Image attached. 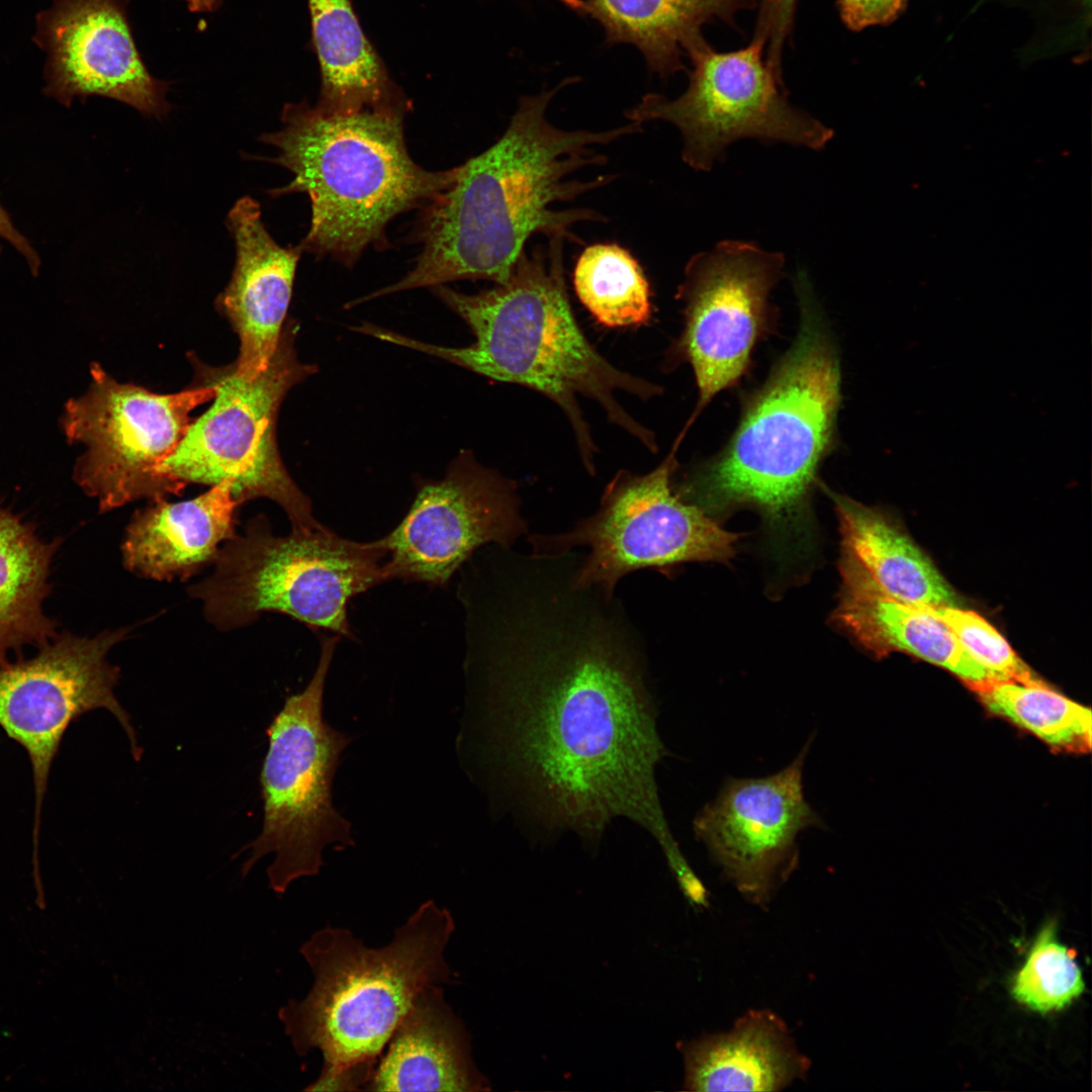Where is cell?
<instances>
[{
    "label": "cell",
    "instance_id": "6da1fadb",
    "mask_svg": "<svg viewBox=\"0 0 1092 1092\" xmlns=\"http://www.w3.org/2000/svg\"><path fill=\"white\" fill-rule=\"evenodd\" d=\"M573 561L523 557L468 599L476 748L525 819L596 842L615 818L682 858L658 798L665 748L639 640L615 596L575 583Z\"/></svg>",
    "mask_w": 1092,
    "mask_h": 1092
},
{
    "label": "cell",
    "instance_id": "7a4b0ae2",
    "mask_svg": "<svg viewBox=\"0 0 1092 1092\" xmlns=\"http://www.w3.org/2000/svg\"><path fill=\"white\" fill-rule=\"evenodd\" d=\"M570 82L522 97L504 134L457 167L453 183L428 202L420 232L423 249L415 267L396 283L371 293L373 298L461 279L506 283L533 235L574 240L569 231L574 223L605 220L592 209L557 211L551 205L608 184L613 176L570 178L584 167L606 164L597 146L642 127L633 121L604 131L556 127L547 119V108Z\"/></svg>",
    "mask_w": 1092,
    "mask_h": 1092
},
{
    "label": "cell",
    "instance_id": "3957f363",
    "mask_svg": "<svg viewBox=\"0 0 1092 1092\" xmlns=\"http://www.w3.org/2000/svg\"><path fill=\"white\" fill-rule=\"evenodd\" d=\"M563 240L551 238L547 250L524 251L509 280L494 288L465 294L444 284L432 287L472 331L475 341L467 347L428 344L371 324H362L359 332L543 394L566 417L582 463L594 474L598 449L578 398L598 402L609 422L654 453V434L623 407L618 395L647 400L662 389L614 366L580 329L564 277Z\"/></svg>",
    "mask_w": 1092,
    "mask_h": 1092
},
{
    "label": "cell",
    "instance_id": "277c9868",
    "mask_svg": "<svg viewBox=\"0 0 1092 1092\" xmlns=\"http://www.w3.org/2000/svg\"><path fill=\"white\" fill-rule=\"evenodd\" d=\"M797 283L801 321L792 346L746 397L727 444L675 489L710 517L752 507L794 538L803 536L818 468L834 447L841 402L833 340L805 276Z\"/></svg>",
    "mask_w": 1092,
    "mask_h": 1092
},
{
    "label": "cell",
    "instance_id": "5b68a950",
    "mask_svg": "<svg viewBox=\"0 0 1092 1092\" xmlns=\"http://www.w3.org/2000/svg\"><path fill=\"white\" fill-rule=\"evenodd\" d=\"M283 127L261 141L279 151L276 164L293 180L273 196L305 193L310 226L297 248L352 265L378 243L397 214L430 202L456 178L457 167L428 171L406 150L402 115L383 104L336 113L286 106Z\"/></svg>",
    "mask_w": 1092,
    "mask_h": 1092
},
{
    "label": "cell",
    "instance_id": "8992f818",
    "mask_svg": "<svg viewBox=\"0 0 1092 1092\" xmlns=\"http://www.w3.org/2000/svg\"><path fill=\"white\" fill-rule=\"evenodd\" d=\"M454 929L451 912L428 900L378 948L346 928L315 931L299 948L312 987L278 1011L295 1053L317 1050L332 1066L377 1061L417 995L453 983L444 954Z\"/></svg>",
    "mask_w": 1092,
    "mask_h": 1092
},
{
    "label": "cell",
    "instance_id": "52a82bcc",
    "mask_svg": "<svg viewBox=\"0 0 1092 1092\" xmlns=\"http://www.w3.org/2000/svg\"><path fill=\"white\" fill-rule=\"evenodd\" d=\"M381 539L357 542L322 526L274 535L252 518L221 547L212 573L188 588L219 631L254 623L265 612L287 615L313 630L354 639L350 600L388 581Z\"/></svg>",
    "mask_w": 1092,
    "mask_h": 1092
},
{
    "label": "cell",
    "instance_id": "ba28073f",
    "mask_svg": "<svg viewBox=\"0 0 1092 1092\" xmlns=\"http://www.w3.org/2000/svg\"><path fill=\"white\" fill-rule=\"evenodd\" d=\"M297 325L288 320L266 368L255 377L234 364L208 366L192 357L195 385L215 389L211 406L194 420L174 452L158 467L166 495L197 483L231 485L241 504L264 497L287 515L292 530L322 527L310 499L286 470L276 441L279 407L288 391L313 374L294 347Z\"/></svg>",
    "mask_w": 1092,
    "mask_h": 1092
},
{
    "label": "cell",
    "instance_id": "9c48e42d",
    "mask_svg": "<svg viewBox=\"0 0 1092 1092\" xmlns=\"http://www.w3.org/2000/svg\"><path fill=\"white\" fill-rule=\"evenodd\" d=\"M337 635L321 638L317 666L299 693L285 699L266 733L268 750L260 774L263 826L245 846V878L265 855L269 888L282 895L297 879L312 877L323 866L324 849L355 844L351 823L333 804V780L352 737L330 726L323 714L325 684Z\"/></svg>",
    "mask_w": 1092,
    "mask_h": 1092
},
{
    "label": "cell",
    "instance_id": "30bf717a",
    "mask_svg": "<svg viewBox=\"0 0 1092 1092\" xmlns=\"http://www.w3.org/2000/svg\"><path fill=\"white\" fill-rule=\"evenodd\" d=\"M676 438L662 462L646 474L621 470L607 484L598 511L573 530L530 537L532 549L557 553L582 546L574 581L615 596L618 581L641 568L666 569L690 561L728 562L739 535L722 529L672 488Z\"/></svg>",
    "mask_w": 1092,
    "mask_h": 1092
},
{
    "label": "cell",
    "instance_id": "8fae6325",
    "mask_svg": "<svg viewBox=\"0 0 1092 1092\" xmlns=\"http://www.w3.org/2000/svg\"><path fill=\"white\" fill-rule=\"evenodd\" d=\"M90 375L86 392L70 398L60 418L67 442L85 447L73 480L98 502L100 513L165 497L158 467L182 441L193 422L191 412L212 400L215 389L194 385L155 393L118 382L99 363L91 364Z\"/></svg>",
    "mask_w": 1092,
    "mask_h": 1092
},
{
    "label": "cell",
    "instance_id": "7c38bea8",
    "mask_svg": "<svg viewBox=\"0 0 1092 1092\" xmlns=\"http://www.w3.org/2000/svg\"><path fill=\"white\" fill-rule=\"evenodd\" d=\"M693 70L687 90L675 99L651 93L626 112L633 122L662 120L679 130L682 159L708 171L725 149L740 139L785 142L822 149L831 128L792 106L783 81L766 64L764 44L719 53L703 37L688 50Z\"/></svg>",
    "mask_w": 1092,
    "mask_h": 1092
},
{
    "label": "cell",
    "instance_id": "4fadbf2b",
    "mask_svg": "<svg viewBox=\"0 0 1092 1092\" xmlns=\"http://www.w3.org/2000/svg\"><path fill=\"white\" fill-rule=\"evenodd\" d=\"M129 632L130 628H119L81 637L63 631L33 657L0 666V728L24 749L31 766L33 862H38L42 804L52 765L72 723L90 711L104 709L125 732L132 757H142L130 716L114 694L120 670L107 658Z\"/></svg>",
    "mask_w": 1092,
    "mask_h": 1092
},
{
    "label": "cell",
    "instance_id": "5bb4252c",
    "mask_svg": "<svg viewBox=\"0 0 1092 1092\" xmlns=\"http://www.w3.org/2000/svg\"><path fill=\"white\" fill-rule=\"evenodd\" d=\"M785 258L754 244L725 241L693 256L677 297L684 303V330L672 356L690 364L698 388L688 430L710 401L747 372L756 344L774 320L769 293Z\"/></svg>",
    "mask_w": 1092,
    "mask_h": 1092
},
{
    "label": "cell",
    "instance_id": "9a60e30c",
    "mask_svg": "<svg viewBox=\"0 0 1092 1092\" xmlns=\"http://www.w3.org/2000/svg\"><path fill=\"white\" fill-rule=\"evenodd\" d=\"M527 533L517 484L462 452L444 478L420 484L402 521L381 538L387 579L444 587L477 549Z\"/></svg>",
    "mask_w": 1092,
    "mask_h": 1092
},
{
    "label": "cell",
    "instance_id": "2e32d148",
    "mask_svg": "<svg viewBox=\"0 0 1092 1092\" xmlns=\"http://www.w3.org/2000/svg\"><path fill=\"white\" fill-rule=\"evenodd\" d=\"M811 740L788 766L757 779H729L694 820L697 838L742 897L766 908L798 866L797 836L823 822L805 799Z\"/></svg>",
    "mask_w": 1092,
    "mask_h": 1092
},
{
    "label": "cell",
    "instance_id": "e0dca14e",
    "mask_svg": "<svg viewBox=\"0 0 1092 1092\" xmlns=\"http://www.w3.org/2000/svg\"><path fill=\"white\" fill-rule=\"evenodd\" d=\"M34 40L47 54L44 91L63 105L97 95L147 116L169 111L167 84L145 65L124 0H53L37 16Z\"/></svg>",
    "mask_w": 1092,
    "mask_h": 1092
},
{
    "label": "cell",
    "instance_id": "ac0fdd59",
    "mask_svg": "<svg viewBox=\"0 0 1092 1092\" xmlns=\"http://www.w3.org/2000/svg\"><path fill=\"white\" fill-rule=\"evenodd\" d=\"M226 226L235 241L236 263L217 306L240 341L236 371L255 377L279 343L301 251L283 248L271 237L260 204L250 196L234 204Z\"/></svg>",
    "mask_w": 1092,
    "mask_h": 1092
},
{
    "label": "cell",
    "instance_id": "d6986e66",
    "mask_svg": "<svg viewBox=\"0 0 1092 1092\" xmlns=\"http://www.w3.org/2000/svg\"><path fill=\"white\" fill-rule=\"evenodd\" d=\"M838 566L842 584L832 620L876 656L912 654L952 672L972 691L1004 680L976 661L925 607L887 594L845 548Z\"/></svg>",
    "mask_w": 1092,
    "mask_h": 1092
},
{
    "label": "cell",
    "instance_id": "ffe728a7",
    "mask_svg": "<svg viewBox=\"0 0 1092 1092\" xmlns=\"http://www.w3.org/2000/svg\"><path fill=\"white\" fill-rule=\"evenodd\" d=\"M239 506L228 482L182 502L152 499L126 527L121 544L124 567L155 580L191 577L213 564L223 544L236 535Z\"/></svg>",
    "mask_w": 1092,
    "mask_h": 1092
},
{
    "label": "cell",
    "instance_id": "44dd1931",
    "mask_svg": "<svg viewBox=\"0 0 1092 1092\" xmlns=\"http://www.w3.org/2000/svg\"><path fill=\"white\" fill-rule=\"evenodd\" d=\"M489 1089L472 1061L469 1035L438 984L417 995L378 1057L366 1087L372 1091Z\"/></svg>",
    "mask_w": 1092,
    "mask_h": 1092
},
{
    "label": "cell",
    "instance_id": "7402d4cb",
    "mask_svg": "<svg viewBox=\"0 0 1092 1092\" xmlns=\"http://www.w3.org/2000/svg\"><path fill=\"white\" fill-rule=\"evenodd\" d=\"M678 1048L688 1091H781L805 1079L811 1067L786 1022L768 1009L749 1010L727 1031Z\"/></svg>",
    "mask_w": 1092,
    "mask_h": 1092
},
{
    "label": "cell",
    "instance_id": "603a6c76",
    "mask_svg": "<svg viewBox=\"0 0 1092 1092\" xmlns=\"http://www.w3.org/2000/svg\"><path fill=\"white\" fill-rule=\"evenodd\" d=\"M821 488L834 504L842 548L890 596L919 607H958V598L931 560L880 511Z\"/></svg>",
    "mask_w": 1092,
    "mask_h": 1092
},
{
    "label": "cell",
    "instance_id": "cb8c5ba5",
    "mask_svg": "<svg viewBox=\"0 0 1092 1092\" xmlns=\"http://www.w3.org/2000/svg\"><path fill=\"white\" fill-rule=\"evenodd\" d=\"M61 544L60 537L43 541L33 524L0 505V666L10 663V653L20 659L23 647L38 649L58 633L42 605Z\"/></svg>",
    "mask_w": 1092,
    "mask_h": 1092
},
{
    "label": "cell",
    "instance_id": "d4e9b609",
    "mask_svg": "<svg viewBox=\"0 0 1092 1092\" xmlns=\"http://www.w3.org/2000/svg\"><path fill=\"white\" fill-rule=\"evenodd\" d=\"M750 0H584L585 13L604 27L607 40L629 43L651 71L669 75L682 69L681 58L714 18H731Z\"/></svg>",
    "mask_w": 1092,
    "mask_h": 1092
},
{
    "label": "cell",
    "instance_id": "484cf974",
    "mask_svg": "<svg viewBox=\"0 0 1092 1092\" xmlns=\"http://www.w3.org/2000/svg\"><path fill=\"white\" fill-rule=\"evenodd\" d=\"M322 74L320 107L336 113L385 104L387 78L349 0H307Z\"/></svg>",
    "mask_w": 1092,
    "mask_h": 1092
},
{
    "label": "cell",
    "instance_id": "4316f807",
    "mask_svg": "<svg viewBox=\"0 0 1092 1092\" xmlns=\"http://www.w3.org/2000/svg\"><path fill=\"white\" fill-rule=\"evenodd\" d=\"M573 285L580 302L601 325L625 328L650 320L648 280L632 254L617 244L585 248L574 267Z\"/></svg>",
    "mask_w": 1092,
    "mask_h": 1092
},
{
    "label": "cell",
    "instance_id": "83f0119b",
    "mask_svg": "<svg viewBox=\"0 0 1092 1092\" xmlns=\"http://www.w3.org/2000/svg\"><path fill=\"white\" fill-rule=\"evenodd\" d=\"M992 713L1030 731L1055 749L1091 748V710L1046 685L993 680L974 691Z\"/></svg>",
    "mask_w": 1092,
    "mask_h": 1092
},
{
    "label": "cell",
    "instance_id": "f1b7e54d",
    "mask_svg": "<svg viewBox=\"0 0 1092 1092\" xmlns=\"http://www.w3.org/2000/svg\"><path fill=\"white\" fill-rule=\"evenodd\" d=\"M1056 930L1054 921L1041 929L1012 984L1013 997L1042 1014L1066 1007L1085 990L1076 951L1058 941Z\"/></svg>",
    "mask_w": 1092,
    "mask_h": 1092
},
{
    "label": "cell",
    "instance_id": "f546056e",
    "mask_svg": "<svg viewBox=\"0 0 1092 1092\" xmlns=\"http://www.w3.org/2000/svg\"><path fill=\"white\" fill-rule=\"evenodd\" d=\"M956 635L965 650L1001 679L1045 685L1013 651L1003 636L979 614L959 607H925Z\"/></svg>",
    "mask_w": 1092,
    "mask_h": 1092
},
{
    "label": "cell",
    "instance_id": "4dcf8cb0",
    "mask_svg": "<svg viewBox=\"0 0 1092 1092\" xmlns=\"http://www.w3.org/2000/svg\"><path fill=\"white\" fill-rule=\"evenodd\" d=\"M905 0H839L842 21L851 30L887 24L893 21Z\"/></svg>",
    "mask_w": 1092,
    "mask_h": 1092
},
{
    "label": "cell",
    "instance_id": "1f68e13d",
    "mask_svg": "<svg viewBox=\"0 0 1092 1092\" xmlns=\"http://www.w3.org/2000/svg\"><path fill=\"white\" fill-rule=\"evenodd\" d=\"M377 1061L350 1065H323L317 1079L305 1091H356L366 1090Z\"/></svg>",
    "mask_w": 1092,
    "mask_h": 1092
},
{
    "label": "cell",
    "instance_id": "d6a6232c",
    "mask_svg": "<svg viewBox=\"0 0 1092 1092\" xmlns=\"http://www.w3.org/2000/svg\"><path fill=\"white\" fill-rule=\"evenodd\" d=\"M10 243L26 260L31 272L36 275L40 260L28 240L15 228L9 214L0 203V242ZM1 252V244H0Z\"/></svg>",
    "mask_w": 1092,
    "mask_h": 1092
},
{
    "label": "cell",
    "instance_id": "836d02e7",
    "mask_svg": "<svg viewBox=\"0 0 1092 1092\" xmlns=\"http://www.w3.org/2000/svg\"><path fill=\"white\" fill-rule=\"evenodd\" d=\"M190 11L196 13H205L215 10L219 6L220 0H184Z\"/></svg>",
    "mask_w": 1092,
    "mask_h": 1092
}]
</instances>
